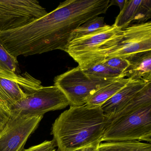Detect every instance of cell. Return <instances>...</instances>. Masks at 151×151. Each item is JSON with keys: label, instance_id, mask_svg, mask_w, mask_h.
Wrapping results in <instances>:
<instances>
[{"label": "cell", "instance_id": "cell-1", "mask_svg": "<svg viewBox=\"0 0 151 151\" xmlns=\"http://www.w3.org/2000/svg\"><path fill=\"white\" fill-rule=\"evenodd\" d=\"M109 122L100 106H70L52 125L51 134L57 147L56 151L97 148Z\"/></svg>", "mask_w": 151, "mask_h": 151}, {"label": "cell", "instance_id": "cell-2", "mask_svg": "<svg viewBox=\"0 0 151 151\" xmlns=\"http://www.w3.org/2000/svg\"><path fill=\"white\" fill-rule=\"evenodd\" d=\"M151 51V22L134 24L101 44L78 66L85 69L103 59L118 57L127 59L140 52Z\"/></svg>", "mask_w": 151, "mask_h": 151}, {"label": "cell", "instance_id": "cell-3", "mask_svg": "<svg viewBox=\"0 0 151 151\" xmlns=\"http://www.w3.org/2000/svg\"><path fill=\"white\" fill-rule=\"evenodd\" d=\"M138 140L151 142V104L111 119L104 132L102 141Z\"/></svg>", "mask_w": 151, "mask_h": 151}, {"label": "cell", "instance_id": "cell-4", "mask_svg": "<svg viewBox=\"0 0 151 151\" xmlns=\"http://www.w3.org/2000/svg\"><path fill=\"white\" fill-rule=\"evenodd\" d=\"M115 80L87 74L78 66L57 76L54 85L64 93L70 106H79L85 105L94 92Z\"/></svg>", "mask_w": 151, "mask_h": 151}, {"label": "cell", "instance_id": "cell-5", "mask_svg": "<svg viewBox=\"0 0 151 151\" xmlns=\"http://www.w3.org/2000/svg\"><path fill=\"white\" fill-rule=\"evenodd\" d=\"M69 106L68 101L55 86H42L30 93L9 109L11 116H41L50 111L61 110Z\"/></svg>", "mask_w": 151, "mask_h": 151}, {"label": "cell", "instance_id": "cell-6", "mask_svg": "<svg viewBox=\"0 0 151 151\" xmlns=\"http://www.w3.org/2000/svg\"><path fill=\"white\" fill-rule=\"evenodd\" d=\"M47 13L36 0H0V32L23 27Z\"/></svg>", "mask_w": 151, "mask_h": 151}, {"label": "cell", "instance_id": "cell-7", "mask_svg": "<svg viewBox=\"0 0 151 151\" xmlns=\"http://www.w3.org/2000/svg\"><path fill=\"white\" fill-rule=\"evenodd\" d=\"M43 117L11 116L0 131V151H22Z\"/></svg>", "mask_w": 151, "mask_h": 151}, {"label": "cell", "instance_id": "cell-8", "mask_svg": "<svg viewBox=\"0 0 151 151\" xmlns=\"http://www.w3.org/2000/svg\"><path fill=\"white\" fill-rule=\"evenodd\" d=\"M42 86L40 80L27 72L19 75L0 69V103L9 111L13 104L24 98L27 93Z\"/></svg>", "mask_w": 151, "mask_h": 151}, {"label": "cell", "instance_id": "cell-9", "mask_svg": "<svg viewBox=\"0 0 151 151\" xmlns=\"http://www.w3.org/2000/svg\"><path fill=\"white\" fill-rule=\"evenodd\" d=\"M122 31V30L114 25H106L93 33L70 41L65 52L78 64H80L96 51L101 44L113 38Z\"/></svg>", "mask_w": 151, "mask_h": 151}, {"label": "cell", "instance_id": "cell-10", "mask_svg": "<svg viewBox=\"0 0 151 151\" xmlns=\"http://www.w3.org/2000/svg\"><path fill=\"white\" fill-rule=\"evenodd\" d=\"M147 83L141 79H131L122 88L101 106L102 112L110 121L122 110Z\"/></svg>", "mask_w": 151, "mask_h": 151}, {"label": "cell", "instance_id": "cell-11", "mask_svg": "<svg viewBox=\"0 0 151 151\" xmlns=\"http://www.w3.org/2000/svg\"><path fill=\"white\" fill-rule=\"evenodd\" d=\"M129 66L123 74L131 79L151 81V51L137 53L126 59Z\"/></svg>", "mask_w": 151, "mask_h": 151}, {"label": "cell", "instance_id": "cell-12", "mask_svg": "<svg viewBox=\"0 0 151 151\" xmlns=\"http://www.w3.org/2000/svg\"><path fill=\"white\" fill-rule=\"evenodd\" d=\"M130 79L125 78H119L100 88L90 96L85 105L90 107L101 106L122 88Z\"/></svg>", "mask_w": 151, "mask_h": 151}, {"label": "cell", "instance_id": "cell-13", "mask_svg": "<svg viewBox=\"0 0 151 151\" xmlns=\"http://www.w3.org/2000/svg\"><path fill=\"white\" fill-rule=\"evenodd\" d=\"M97 151H151L150 143L138 140L108 141L101 143Z\"/></svg>", "mask_w": 151, "mask_h": 151}, {"label": "cell", "instance_id": "cell-14", "mask_svg": "<svg viewBox=\"0 0 151 151\" xmlns=\"http://www.w3.org/2000/svg\"><path fill=\"white\" fill-rule=\"evenodd\" d=\"M142 0H126L122 11L113 25L122 30L131 25Z\"/></svg>", "mask_w": 151, "mask_h": 151}, {"label": "cell", "instance_id": "cell-15", "mask_svg": "<svg viewBox=\"0 0 151 151\" xmlns=\"http://www.w3.org/2000/svg\"><path fill=\"white\" fill-rule=\"evenodd\" d=\"M104 17H96L87 21L74 31L70 35L69 42L87 36L106 26Z\"/></svg>", "mask_w": 151, "mask_h": 151}, {"label": "cell", "instance_id": "cell-16", "mask_svg": "<svg viewBox=\"0 0 151 151\" xmlns=\"http://www.w3.org/2000/svg\"><path fill=\"white\" fill-rule=\"evenodd\" d=\"M82 70L87 74L105 79H117L125 78L123 72L112 68L100 62Z\"/></svg>", "mask_w": 151, "mask_h": 151}, {"label": "cell", "instance_id": "cell-17", "mask_svg": "<svg viewBox=\"0 0 151 151\" xmlns=\"http://www.w3.org/2000/svg\"><path fill=\"white\" fill-rule=\"evenodd\" d=\"M18 65L17 58L9 54L0 43V69L17 73Z\"/></svg>", "mask_w": 151, "mask_h": 151}, {"label": "cell", "instance_id": "cell-18", "mask_svg": "<svg viewBox=\"0 0 151 151\" xmlns=\"http://www.w3.org/2000/svg\"><path fill=\"white\" fill-rule=\"evenodd\" d=\"M151 17V0H142L131 25L147 22Z\"/></svg>", "mask_w": 151, "mask_h": 151}, {"label": "cell", "instance_id": "cell-19", "mask_svg": "<svg viewBox=\"0 0 151 151\" xmlns=\"http://www.w3.org/2000/svg\"><path fill=\"white\" fill-rule=\"evenodd\" d=\"M100 62L112 68L119 70L123 73L127 69L129 66V62L126 59L118 57L106 58Z\"/></svg>", "mask_w": 151, "mask_h": 151}, {"label": "cell", "instance_id": "cell-20", "mask_svg": "<svg viewBox=\"0 0 151 151\" xmlns=\"http://www.w3.org/2000/svg\"><path fill=\"white\" fill-rule=\"evenodd\" d=\"M56 145L53 139L45 140L44 142L36 145L31 147L22 151H56Z\"/></svg>", "mask_w": 151, "mask_h": 151}, {"label": "cell", "instance_id": "cell-21", "mask_svg": "<svg viewBox=\"0 0 151 151\" xmlns=\"http://www.w3.org/2000/svg\"><path fill=\"white\" fill-rule=\"evenodd\" d=\"M11 117L10 113L0 103V131Z\"/></svg>", "mask_w": 151, "mask_h": 151}, {"label": "cell", "instance_id": "cell-22", "mask_svg": "<svg viewBox=\"0 0 151 151\" xmlns=\"http://www.w3.org/2000/svg\"><path fill=\"white\" fill-rule=\"evenodd\" d=\"M125 1L126 0H111L109 1V7L113 5H116L120 7V11H122L124 7Z\"/></svg>", "mask_w": 151, "mask_h": 151}, {"label": "cell", "instance_id": "cell-23", "mask_svg": "<svg viewBox=\"0 0 151 151\" xmlns=\"http://www.w3.org/2000/svg\"><path fill=\"white\" fill-rule=\"evenodd\" d=\"M97 147V148H95V147H88V148L80 149V150H78L77 151H96Z\"/></svg>", "mask_w": 151, "mask_h": 151}, {"label": "cell", "instance_id": "cell-24", "mask_svg": "<svg viewBox=\"0 0 151 151\" xmlns=\"http://www.w3.org/2000/svg\"><path fill=\"white\" fill-rule=\"evenodd\" d=\"M96 151H97V149H96Z\"/></svg>", "mask_w": 151, "mask_h": 151}]
</instances>
